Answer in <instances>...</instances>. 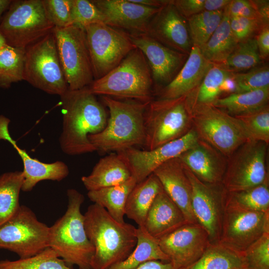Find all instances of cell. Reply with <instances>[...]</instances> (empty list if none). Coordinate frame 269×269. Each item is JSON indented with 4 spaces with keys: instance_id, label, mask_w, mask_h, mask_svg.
<instances>
[{
    "instance_id": "cell-33",
    "label": "cell",
    "mask_w": 269,
    "mask_h": 269,
    "mask_svg": "<svg viewBox=\"0 0 269 269\" xmlns=\"http://www.w3.org/2000/svg\"><path fill=\"white\" fill-rule=\"evenodd\" d=\"M182 269H245V266L241 254L211 244L198 260Z\"/></svg>"
},
{
    "instance_id": "cell-4",
    "label": "cell",
    "mask_w": 269,
    "mask_h": 269,
    "mask_svg": "<svg viewBox=\"0 0 269 269\" xmlns=\"http://www.w3.org/2000/svg\"><path fill=\"white\" fill-rule=\"evenodd\" d=\"M68 206L65 214L49 227L48 246L69 267L91 269L94 248L85 228L81 206L84 195L75 189L67 190Z\"/></svg>"
},
{
    "instance_id": "cell-15",
    "label": "cell",
    "mask_w": 269,
    "mask_h": 269,
    "mask_svg": "<svg viewBox=\"0 0 269 269\" xmlns=\"http://www.w3.org/2000/svg\"><path fill=\"white\" fill-rule=\"evenodd\" d=\"M183 165L192 187L191 206L194 217L207 233L211 244H218L228 191L222 183L202 182Z\"/></svg>"
},
{
    "instance_id": "cell-6",
    "label": "cell",
    "mask_w": 269,
    "mask_h": 269,
    "mask_svg": "<svg viewBox=\"0 0 269 269\" xmlns=\"http://www.w3.org/2000/svg\"><path fill=\"white\" fill-rule=\"evenodd\" d=\"M146 150H152L187 134L192 125L186 96L156 99L148 105L144 116Z\"/></svg>"
},
{
    "instance_id": "cell-29",
    "label": "cell",
    "mask_w": 269,
    "mask_h": 269,
    "mask_svg": "<svg viewBox=\"0 0 269 269\" xmlns=\"http://www.w3.org/2000/svg\"><path fill=\"white\" fill-rule=\"evenodd\" d=\"M136 184L132 176L122 184L89 191L87 195L94 203L104 207L116 221L124 223L126 202Z\"/></svg>"
},
{
    "instance_id": "cell-46",
    "label": "cell",
    "mask_w": 269,
    "mask_h": 269,
    "mask_svg": "<svg viewBox=\"0 0 269 269\" xmlns=\"http://www.w3.org/2000/svg\"><path fill=\"white\" fill-rule=\"evenodd\" d=\"M224 10L230 17H244L261 21L252 0H231Z\"/></svg>"
},
{
    "instance_id": "cell-45",
    "label": "cell",
    "mask_w": 269,
    "mask_h": 269,
    "mask_svg": "<svg viewBox=\"0 0 269 269\" xmlns=\"http://www.w3.org/2000/svg\"><path fill=\"white\" fill-rule=\"evenodd\" d=\"M263 25H265L257 19L230 17V28L238 43L253 37Z\"/></svg>"
},
{
    "instance_id": "cell-31",
    "label": "cell",
    "mask_w": 269,
    "mask_h": 269,
    "mask_svg": "<svg viewBox=\"0 0 269 269\" xmlns=\"http://www.w3.org/2000/svg\"><path fill=\"white\" fill-rule=\"evenodd\" d=\"M238 43L230 28V17L224 9V15L220 23L200 49L208 61L219 65L227 59Z\"/></svg>"
},
{
    "instance_id": "cell-37",
    "label": "cell",
    "mask_w": 269,
    "mask_h": 269,
    "mask_svg": "<svg viewBox=\"0 0 269 269\" xmlns=\"http://www.w3.org/2000/svg\"><path fill=\"white\" fill-rule=\"evenodd\" d=\"M261 59L255 37L239 42L227 59L219 65L231 73H240L257 67Z\"/></svg>"
},
{
    "instance_id": "cell-5",
    "label": "cell",
    "mask_w": 269,
    "mask_h": 269,
    "mask_svg": "<svg viewBox=\"0 0 269 269\" xmlns=\"http://www.w3.org/2000/svg\"><path fill=\"white\" fill-rule=\"evenodd\" d=\"M94 95L142 102L152 101L154 85L146 59L137 48L121 62L88 86Z\"/></svg>"
},
{
    "instance_id": "cell-11",
    "label": "cell",
    "mask_w": 269,
    "mask_h": 269,
    "mask_svg": "<svg viewBox=\"0 0 269 269\" xmlns=\"http://www.w3.org/2000/svg\"><path fill=\"white\" fill-rule=\"evenodd\" d=\"M49 227L39 221L28 207L20 205L15 214L0 226V249L26 259L49 247Z\"/></svg>"
},
{
    "instance_id": "cell-32",
    "label": "cell",
    "mask_w": 269,
    "mask_h": 269,
    "mask_svg": "<svg viewBox=\"0 0 269 269\" xmlns=\"http://www.w3.org/2000/svg\"><path fill=\"white\" fill-rule=\"evenodd\" d=\"M269 88L243 93H236L219 98L212 104L230 115H245L269 105Z\"/></svg>"
},
{
    "instance_id": "cell-14",
    "label": "cell",
    "mask_w": 269,
    "mask_h": 269,
    "mask_svg": "<svg viewBox=\"0 0 269 269\" xmlns=\"http://www.w3.org/2000/svg\"><path fill=\"white\" fill-rule=\"evenodd\" d=\"M269 232V212L248 211L226 203L218 244L242 254Z\"/></svg>"
},
{
    "instance_id": "cell-49",
    "label": "cell",
    "mask_w": 269,
    "mask_h": 269,
    "mask_svg": "<svg viewBox=\"0 0 269 269\" xmlns=\"http://www.w3.org/2000/svg\"><path fill=\"white\" fill-rule=\"evenodd\" d=\"M260 19L264 25H268L269 21V1L268 0H252Z\"/></svg>"
},
{
    "instance_id": "cell-44",
    "label": "cell",
    "mask_w": 269,
    "mask_h": 269,
    "mask_svg": "<svg viewBox=\"0 0 269 269\" xmlns=\"http://www.w3.org/2000/svg\"><path fill=\"white\" fill-rule=\"evenodd\" d=\"M46 14L55 27L72 25V0H42Z\"/></svg>"
},
{
    "instance_id": "cell-40",
    "label": "cell",
    "mask_w": 269,
    "mask_h": 269,
    "mask_svg": "<svg viewBox=\"0 0 269 269\" xmlns=\"http://www.w3.org/2000/svg\"><path fill=\"white\" fill-rule=\"evenodd\" d=\"M242 125L249 140L269 143V105L252 112L234 117Z\"/></svg>"
},
{
    "instance_id": "cell-19",
    "label": "cell",
    "mask_w": 269,
    "mask_h": 269,
    "mask_svg": "<svg viewBox=\"0 0 269 269\" xmlns=\"http://www.w3.org/2000/svg\"><path fill=\"white\" fill-rule=\"evenodd\" d=\"M173 50L189 55L192 44L187 20L169 0L150 21L145 33Z\"/></svg>"
},
{
    "instance_id": "cell-52",
    "label": "cell",
    "mask_w": 269,
    "mask_h": 269,
    "mask_svg": "<svg viewBox=\"0 0 269 269\" xmlns=\"http://www.w3.org/2000/svg\"><path fill=\"white\" fill-rule=\"evenodd\" d=\"M132 1L145 6L160 8L167 3L169 0H131Z\"/></svg>"
},
{
    "instance_id": "cell-41",
    "label": "cell",
    "mask_w": 269,
    "mask_h": 269,
    "mask_svg": "<svg viewBox=\"0 0 269 269\" xmlns=\"http://www.w3.org/2000/svg\"><path fill=\"white\" fill-rule=\"evenodd\" d=\"M235 93H243L269 88L268 65L257 66L246 72L233 73Z\"/></svg>"
},
{
    "instance_id": "cell-26",
    "label": "cell",
    "mask_w": 269,
    "mask_h": 269,
    "mask_svg": "<svg viewBox=\"0 0 269 269\" xmlns=\"http://www.w3.org/2000/svg\"><path fill=\"white\" fill-rule=\"evenodd\" d=\"M132 177L128 165L117 153L101 158L81 181L89 191L122 184Z\"/></svg>"
},
{
    "instance_id": "cell-13",
    "label": "cell",
    "mask_w": 269,
    "mask_h": 269,
    "mask_svg": "<svg viewBox=\"0 0 269 269\" xmlns=\"http://www.w3.org/2000/svg\"><path fill=\"white\" fill-rule=\"evenodd\" d=\"M268 147L264 142L248 140L228 157L222 181L228 192L247 189L269 179L266 164Z\"/></svg>"
},
{
    "instance_id": "cell-20",
    "label": "cell",
    "mask_w": 269,
    "mask_h": 269,
    "mask_svg": "<svg viewBox=\"0 0 269 269\" xmlns=\"http://www.w3.org/2000/svg\"><path fill=\"white\" fill-rule=\"evenodd\" d=\"M102 13L104 23L129 34H145L159 8L145 6L131 0H92Z\"/></svg>"
},
{
    "instance_id": "cell-28",
    "label": "cell",
    "mask_w": 269,
    "mask_h": 269,
    "mask_svg": "<svg viewBox=\"0 0 269 269\" xmlns=\"http://www.w3.org/2000/svg\"><path fill=\"white\" fill-rule=\"evenodd\" d=\"M163 189L153 173L136 183L128 196L125 215L134 221L138 227H143L150 206L156 195Z\"/></svg>"
},
{
    "instance_id": "cell-54",
    "label": "cell",
    "mask_w": 269,
    "mask_h": 269,
    "mask_svg": "<svg viewBox=\"0 0 269 269\" xmlns=\"http://www.w3.org/2000/svg\"><path fill=\"white\" fill-rule=\"evenodd\" d=\"M7 45V43L6 42V41L3 37V36L2 35V34L0 32V49L3 47L4 46Z\"/></svg>"
},
{
    "instance_id": "cell-34",
    "label": "cell",
    "mask_w": 269,
    "mask_h": 269,
    "mask_svg": "<svg viewBox=\"0 0 269 269\" xmlns=\"http://www.w3.org/2000/svg\"><path fill=\"white\" fill-rule=\"evenodd\" d=\"M23 179L22 171L0 175V226L11 218L20 206L19 197Z\"/></svg>"
},
{
    "instance_id": "cell-23",
    "label": "cell",
    "mask_w": 269,
    "mask_h": 269,
    "mask_svg": "<svg viewBox=\"0 0 269 269\" xmlns=\"http://www.w3.org/2000/svg\"><path fill=\"white\" fill-rule=\"evenodd\" d=\"M164 191L177 205L188 223H198L191 206L192 187L183 165L178 157L157 167L153 173Z\"/></svg>"
},
{
    "instance_id": "cell-21",
    "label": "cell",
    "mask_w": 269,
    "mask_h": 269,
    "mask_svg": "<svg viewBox=\"0 0 269 269\" xmlns=\"http://www.w3.org/2000/svg\"><path fill=\"white\" fill-rule=\"evenodd\" d=\"M10 120L0 115V140L10 143L16 150L23 162V183L21 191H31L40 181L45 180L60 181L69 174L67 165L63 161L45 163L31 157L25 151L20 148L11 136L8 130Z\"/></svg>"
},
{
    "instance_id": "cell-16",
    "label": "cell",
    "mask_w": 269,
    "mask_h": 269,
    "mask_svg": "<svg viewBox=\"0 0 269 269\" xmlns=\"http://www.w3.org/2000/svg\"><path fill=\"white\" fill-rule=\"evenodd\" d=\"M198 139L196 133L192 128L181 137L152 150H141L131 147L117 153L127 163L137 183L152 174L164 162L178 157L192 146Z\"/></svg>"
},
{
    "instance_id": "cell-17",
    "label": "cell",
    "mask_w": 269,
    "mask_h": 269,
    "mask_svg": "<svg viewBox=\"0 0 269 269\" xmlns=\"http://www.w3.org/2000/svg\"><path fill=\"white\" fill-rule=\"evenodd\" d=\"M158 243L175 269L194 263L211 244L207 233L198 223H186L159 239Z\"/></svg>"
},
{
    "instance_id": "cell-27",
    "label": "cell",
    "mask_w": 269,
    "mask_h": 269,
    "mask_svg": "<svg viewBox=\"0 0 269 269\" xmlns=\"http://www.w3.org/2000/svg\"><path fill=\"white\" fill-rule=\"evenodd\" d=\"M232 73L212 64L198 86L186 96L188 106L212 104L223 93L230 92Z\"/></svg>"
},
{
    "instance_id": "cell-50",
    "label": "cell",
    "mask_w": 269,
    "mask_h": 269,
    "mask_svg": "<svg viewBox=\"0 0 269 269\" xmlns=\"http://www.w3.org/2000/svg\"><path fill=\"white\" fill-rule=\"evenodd\" d=\"M135 269H175L170 262L161 261L146 262Z\"/></svg>"
},
{
    "instance_id": "cell-30",
    "label": "cell",
    "mask_w": 269,
    "mask_h": 269,
    "mask_svg": "<svg viewBox=\"0 0 269 269\" xmlns=\"http://www.w3.org/2000/svg\"><path fill=\"white\" fill-rule=\"evenodd\" d=\"M136 246L129 256L108 269H135L150 261L169 262L159 245L158 240L150 236L143 227L136 228Z\"/></svg>"
},
{
    "instance_id": "cell-36",
    "label": "cell",
    "mask_w": 269,
    "mask_h": 269,
    "mask_svg": "<svg viewBox=\"0 0 269 269\" xmlns=\"http://www.w3.org/2000/svg\"><path fill=\"white\" fill-rule=\"evenodd\" d=\"M25 50L7 44L0 49V88L24 80Z\"/></svg>"
},
{
    "instance_id": "cell-2",
    "label": "cell",
    "mask_w": 269,
    "mask_h": 269,
    "mask_svg": "<svg viewBox=\"0 0 269 269\" xmlns=\"http://www.w3.org/2000/svg\"><path fill=\"white\" fill-rule=\"evenodd\" d=\"M87 237L94 248L91 269H108L126 259L134 249L136 228L116 221L101 206L94 203L84 214Z\"/></svg>"
},
{
    "instance_id": "cell-25",
    "label": "cell",
    "mask_w": 269,
    "mask_h": 269,
    "mask_svg": "<svg viewBox=\"0 0 269 269\" xmlns=\"http://www.w3.org/2000/svg\"><path fill=\"white\" fill-rule=\"evenodd\" d=\"M186 223L181 210L163 189L150 206L143 227L150 236L159 240Z\"/></svg>"
},
{
    "instance_id": "cell-10",
    "label": "cell",
    "mask_w": 269,
    "mask_h": 269,
    "mask_svg": "<svg viewBox=\"0 0 269 269\" xmlns=\"http://www.w3.org/2000/svg\"><path fill=\"white\" fill-rule=\"evenodd\" d=\"M52 32L68 89L90 86L94 77L84 29L72 25L54 27Z\"/></svg>"
},
{
    "instance_id": "cell-35",
    "label": "cell",
    "mask_w": 269,
    "mask_h": 269,
    "mask_svg": "<svg viewBox=\"0 0 269 269\" xmlns=\"http://www.w3.org/2000/svg\"><path fill=\"white\" fill-rule=\"evenodd\" d=\"M226 203L248 211L269 212V179L247 189L228 192Z\"/></svg>"
},
{
    "instance_id": "cell-51",
    "label": "cell",
    "mask_w": 269,
    "mask_h": 269,
    "mask_svg": "<svg viewBox=\"0 0 269 269\" xmlns=\"http://www.w3.org/2000/svg\"><path fill=\"white\" fill-rule=\"evenodd\" d=\"M231 0H205L204 10L215 11L223 10Z\"/></svg>"
},
{
    "instance_id": "cell-7",
    "label": "cell",
    "mask_w": 269,
    "mask_h": 269,
    "mask_svg": "<svg viewBox=\"0 0 269 269\" xmlns=\"http://www.w3.org/2000/svg\"><path fill=\"white\" fill-rule=\"evenodd\" d=\"M188 107L192 128L199 138L210 144L225 156L229 157L241 144L249 140L238 119L212 104L194 105Z\"/></svg>"
},
{
    "instance_id": "cell-38",
    "label": "cell",
    "mask_w": 269,
    "mask_h": 269,
    "mask_svg": "<svg viewBox=\"0 0 269 269\" xmlns=\"http://www.w3.org/2000/svg\"><path fill=\"white\" fill-rule=\"evenodd\" d=\"M224 10L203 11L187 19L192 46L201 48L209 40L220 23Z\"/></svg>"
},
{
    "instance_id": "cell-39",
    "label": "cell",
    "mask_w": 269,
    "mask_h": 269,
    "mask_svg": "<svg viewBox=\"0 0 269 269\" xmlns=\"http://www.w3.org/2000/svg\"><path fill=\"white\" fill-rule=\"evenodd\" d=\"M0 269H72L48 247L32 257L16 261H0Z\"/></svg>"
},
{
    "instance_id": "cell-43",
    "label": "cell",
    "mask_w": 269,
    "mask_h": 269,
    "mask_svg": "<svg viewBox=\"0 0 269 269\" xmlns=\"http://www.w3.org/2000/svg\"><path fill=\"white\" fill-rule=\"evenodd\" d=\"M72 25L84 29L88 25L104 23L103 15L98 7L88 0H72Z\"/></svg>"
},
{
    "instance_id": "cell-3",
    "label": "cell",
    "mask_w": 269,
    "mask_h": 269,
    "mask_svg": "<svg viewBox=\"0 0 269 269\" xmlns=\"http://www.w3.org/2000/svg\"><path fill=\"white\" fill-rule=\"evenodd\" d=\"M102 100L110 114L107 125L102 132L88 136L97 150L117 152L144 145V116L150 102L121 101L106 96Z\"/></svg>"
},
{
    "instance_id": "cell-42",
    "label": "cell",
    "mask_w": 269,
    "mask_h": 269,
    "mask_svg": "<svg viewBox=\"0 0 269 269\" xmlns=\"http://www.w3.org/2000/svg\"><path fill=\"white\" fill-rule=\"evenodd\" d=\"M245 269H269V232L242 254Z\"/></svg>"
},
{
    "instance_id": "cell-22",
    "label": "cell",
    "mask_w": 269,
    "mask_h": 269,
    "mask_svg": "<svg viewBox=\"0 0 269 269\" xmlns=\"http://www.w3.org/2000/svg\"><path fill=\"white\" fill-rule=\"evenodd\" d=\"M178 158L202 182L208 184L222 183L228 157L208 143L199 138Z\"/></svg>"
},
{
    "instance_id": "cell-53",
    "label": "cell",
    "mask_w": 269,
    "mask_h": 269,
    "mask_svg": "<svg viewBox=\"0 0 269 269\" xmlns=\"http://www.w3.org/2000/svg\"><path fill=\"white\" fill-rule=\"evenodd\" d=\"M12 1L11 0H0V21L2 14L8 9Z\"/></svg>"
},
{
    "instance_id": "cell-12",
    "label": "cell",
    "mask_w": 269,
    "mask_h": 269,
    "mask_svg": "<svg viewBox=\"0 0 269 269\" xmlns=\"http://www.w3.org/2000/svg\"><path fill=\"white\" fill-rule=\"evenodd\" d=\"M94 80L117 67L135 46L129 33L105 23L84 28Z\"/></svg>"
},
{
    "instance_id": "cell-9",
    "label": "cell",
    "mask_w": 269,
    "mask_h": 269,
    "mask_svg": "<svg viewBox=\"0 0 269 269\" xmlns=\"http://www.w3.org/2000/svg\"><path fill=\"white\" fill-rule=\"evenodd\" d=\"M24 80L51 95L68 90L52 32L25 48Z\"/></svg>"
},
{
    "instance_id": "cell-48",
    "label": "cell",
    "mask_w": 269,
    "mask_h": 269,
    "mask_svg": "<svg viewBox=\"0 0 269 269\" xmlns=\"http://www.w3.org/2000/svg\"><path fill=\"white\" fill-rule=\"evenodd\" d=\"M256 36L257 46L261 59H267L269 55V25L261 27Z\"/></svg>"
},
{
    "instance_id": "cell-1",
    "label": "cell",
    "mask_w": 269,
    "mask_h": 269,
    "mask_svg": "<svg viewBox=\"0 0 269 269\" xmlns=\"http://www.w3.org/2000/svg\"><path fill=\"white\" fill-rule=\"evenodd\" d=\"M62 130L59 137L62 151L77 155L96 151L88 136L102 132L108 117L106 110L88 87L68 90L60 96Z\"/></svg>"
},
{
    "instance_id": "cell-8",
    "label": "cell",
    "mask_w": 269,
    "mask_h": 269,
    "mask_svg": "<svg viewBox=\"0 0 269 269\" xmlns=\"http://www.w3.org/2000/svg\"><path fill=\"white\" fill-rule=\"evenodd\" d=\"M54 27L42 0H12L0 21V32L7 44L22 49L52 32Z\"/></svg>"
},
{
    "instance_id": "cell-24",
    "label": "cell",
    "mask_w": 269,
    "mask_h": 269,
    "mask_svg": "<svg viewBox=\"0 0 269 269\" xmlns=\"http://www.w3.org/2000/svg\"><path fill=\"white\" fill-rule=\"evenodd\" d=\"M212 64L203 56L200 49L192 46L184 65L168 84L156 91L157 99H172L185 96L196 88Z\"/></svg>"
},
{
    "instance_id": "cell-47",
    "label": "cell",
    "mask_w": 269,
    "mask_h": 269,
    "mask_svg": "<svg viewBox=\"0 0 269 269\" xmlns=\"http://www.w3.org/2000/svg\"><path fill=\"white\" fill-rule=\"evenodd\" d=\"M178 12L186 20L204 11L205 0H173Z\"/></svg>"
},
{
    "instance_id": "cell-18",
    "label": "cell",
    "mask_w": 269,
    "mask_h": 269,
    "mask_svg": "<svg viewBox=\"0 0 269 269\" xmlns=\"http://www.w3.org/2000/svg\"><path fill=\"white\" fill-rule=\"evenodd\" d=\"M129 36L146 59L156 91L174 79L188 58V55L164 46L146 34Z\"/></svg>"
}]
</instances>
